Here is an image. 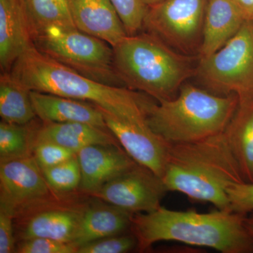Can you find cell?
Wrapping results in <instances>:
<instances>
[{
    "instance_id": "cell-1",
    "label": "cell",
    "mask_w": 253,
    "mask_h": 253,
    "mask_svg": "<svg viewBox=\"0 0 253 253\" xmlns=\"http://www.w3.org/2000/svg\"><path fill=\"white\" fill-rule=\"evenodd\" d=\"M9 73L31 91L86 101L121 121L146 120V107L151 100L149 95L93 81L42 54L35 46L18 58Z\"/></svg>"
},
{
    "instance_id": "cell-2",
    "label": "cell",
    "mask_w": 253,
    "mask_h": 253,
    "mask_svg": "<svg viewBox=\"0 0 253 253\" xmlns=\"http://www.w3.org/2000/svg\"><path fill=\"white\" fill-rule=\"evenodd\" d=\"M246 216L218 209L199 213L161 206L154 212L134 214L130 231L140 252L159 241H177L222 253H253V238L245 225Z\"/></svg>"
},
{
    "instance_id": "cell-3",
    "label": "cell",
    "mask_w": 253,
    "mask_h": 253,
    "mask_svg": "<svg viewBox=\"0 0 253 253\" xmlns=\"http://www.w3.org/2000/svg\"><path fill=\"white\" fill-rule=\"evenodd\" d=\"M162 179L168 191L221 211H229L228 189L246 181L224 131L194 142L169 144Z\"/></svg>"
},
{
    "instance_id": "cell-4",
    "label": "cell",
    "mask_w": 253,
    "mask_h": 253,
    "mask_svg": "<svg viewBox=\"0 0 253 253\" xmlns=\"http://www.w3.org/2000/svg\"><path fill=\"white\" fill-rule=\"evenodd\" d=\"M113 49L115 68L124 86L158 102L176 97L194 74L189 56L147 32L126 36Z\"/></svg>"
},
{
    "instance_id": "cell-5",
    "label": "cell",
    "mask_w": 253,
    "mask_h": 253,
    "mask_svg": "<svg viewBox=\"0 0 253 253\" xmlns=\"http://www.w3.org/2000/svg\"><path fill=\"white\" fill-rule=\"evenodd\" d=\"M237 95H218L183 84L176 97L151 100L146 108L150 127L168 144L194 142L224 132L239 106Z\"/></svg>"
},
{
    "instance_id": "cell-6",
    "label": "cell",
    "mask_w": 253,
    "mask_h": 253,
    "mask_svg": "<svg viewBox=\"0 0 253 253\" xmlns=\"http://www.w3.org/2000/svg\"><path fill=\"white\" fill-rule=\"evenodd\" d=\"M33 44L42 54L89 79L125 86L115 68L113 47L102 40L76 28L51 26Z\"/></svg>"
},
{
    "instance_id": "cell-7",
    "label": "cell",
    "mask_w": 253,
    "mask_h": 253,
    "mask_svg": "<svg viewBox=\"0 0 253 253\" xmlns=\"http://www.w3.org/2000/svg\"><path fill=\"white\" fill-rule=\"evenodd\" d=\"M91 199L80 190L56 192L21 208L14 219L16 243L42 237L73 244Z\"/></svg>"
},
{
    "instance_id": "cell-8",
    "label": "cell",
    "mask_w": 253,
    "mask_h": 253,
    "mask_svg": "<svg viewBox=\"0 0 253 253\" xmlns=\"http://www.w3.org/2000/svg\"><path fill=\"white\" fill-rule=\"evenodd\" d=\"M197 73L214 94H235L239 103L253 101V26L251 21H246L220 49L200 59Z\"/></svg>"
},
{
    "instance_id": "cell-9",
    "label": "cell",
    "mask_w": 253,
    "mask_h": 253,
    "mask_svg": "<svg viewBox=\"0 0 253 253\" xmlns=\"http://www.w3.org/2000/svg\"><path fill=\"white\" fill-rule=\"evenodd\" d=\"M208 0H163L148 6L143 29L181 53L200 49Z\"/></svg>"
},
{
    "instance_id": "cell-10",
    "label": "cell",
    "mask_w": 253,
    "mask_h": 253,
    "mask_svg": "<svg viewBox=\"0 0 253 253\" xmlns=\"http://www.w3.org/2000/svg\"><path fill=\"white\" fill-rule=\"evenodd\" d=\"M167 192L162 178L137 163L90 196L136 214L154 212L161 207Z\"/></svg>"
},
{
    "instance_id": "cell-11",
    "label": "cell",
    "mask_w": 253,
    "mask_h": 253,
    "mask_svg": "<svg viewBox=\"0 0 253 253\" xmlns=\"http://www.w3.org/2000/svg\"><path fill=\"white\" fill-rule=\"evenodd\" d=\"M33 155L0 162V208L15 216L27 205L55 194Z\"/></svg>"
},
{
    "instance_id": "cell-12",
    "label": "cell",
    "mask_w": 253,
    "mask_h": 253,
    "mask_svg": "<svg viewBox=\"0 0 253 253\" xmlns=\"http://www.w3.org/2000/svg\"><path fill=\"white\" fill-rule=\"evenodd\" d=\"M106 126L123 149L138 164L162 178L169 144L156 134L146 121H121L104 112Z\"/></svg>"
},
{
    "instance_id": "cell-13",
    "label": "cell",
    "mask_w": 253,
    "mask_h": 253,
    "mask_svg": "<svg viewBox=\"0 0 253 253\" xmlns=\"http://www.w3.org/2000/svg\"><path fill=\"white\" fill-rule=\"evenodd\" d=\"M76 154L81 169L79 190L89 196L137 164L121 146L115 145H91Z\"/></svg>"
},
{
    "instance_id": "cell-14",
    "label": "cell",
    "mask_w": 253,
    "mask_h": 253,
    "mask_svg": "<svg viewBox=\"0 0 253 253\" xmlns=\"http://www.w3.org/2000/svg\"><path fill=\"white\" fill-rule=\"evenodd\" d=\"M76 28L115 46L126 36V28L111 0H68Z\"/></svg>"
},
{
    "instance_id": "cell-15",
    "label": "cell",
    "mask_w": 253,
    "mask_h": 253,
    "mask_svg": "<svg viewBox=\"0 0 253 253\" xmlns=\"http://www.w3.org/2000/svg\"><path fill=\"white\" fill-rule=\"evenodd\" d=\"M249 20L244 10L232 0H208L200 59L208 57L220 49Z\"/></svg>"
},
{
    "instance_id": "cell-16",
    "label": "cell",
    "mask_w": 253,
    "mask_h": 253,
    "mask_svg": "<svg viewBox=\"0 0 253 253\" xmlns=\"http://www.w3.org/2000/svg\"><path fill=\"white\" fill-rule=\"evenodd\" d=\"M37 117L44 122L81 123L109 129L104 113L96 105L59 95L31 91Z\"/></svg>"
},
{
    "instance_id": "cell-17",
    "label": "cell",
    "mask_w": 253,
    "mask_h": 253,
    "mask_svg": "<svg viewBox=\"0 0 253 253\" xmlns=\"http://www.w3.org/2000/svg\"><path fill=\"white\" fill-rule=\"evenodd\" d=\"M33 141H51L77 154L91 145L121 146L109 129L81 123L33 122Z\"/></svg>"
},
{
    "instance_id": "cell-18",
    "label": "cell",
    "mask_w": 253,
    "mask_h": 253,
    "mask_svg": "<svg viewBox=\"0 0 253 253\" xmlns=\"http://www.w3.org/2000/svg\"><path fill=\"white\" fill-rule=\"evenodd\" d=\"M134 213L91 197L82 218L73 244L78 247L130 230Z\"/></svg>"
},
{
    "instance_id": "cell-19",
    "label": "cell",
    "mask_w": 253,
    "mask_h": 253,
    "mask_svg": "<svg viewBox=\"0 0 253 253\" xmlns=\"http://www.w3.org/2000/svg\"><path fill=\"white\" fill-rule=\"evenodd\" d=\"M33 46L20 0H0L1 73H9L18 58Z\"/></svg>"
},
{
    "instance_id": "cell-20",
    "label": "cell",
    "mask_w": 253,
    "mask_h": 253,
    "mask_svg": "<svg viewBox=\"0 0 253 253\" xmlns=\"http://www.w3.org/2000/svg\"><path fill=\"white\" fill-rule=\"evenodd\" d=\"M224 133L244 180L253 182V101L239 103Z\"/></svg>"
},
{
    "instance_id": "cell-21",
    "label": "cell",
    "mask_w": 253,
    "mask_h": 253,
    "mask_svg": "<svg viewBox=\"0 0 253 253\" xmlns=\"http://www.w3.org/2000/svg\"><path fill=\"white\" fill-rule=\"evenodd\" d=\"M32 40L51 26L76 28L68 0H20Z\"/></svg>"
},
{
    "instance_id": "cell-22",
    "label": "cell",
    "mask_w": 253,
    "mask_h": 253,
    "mask_svg": "<svg viewBox=\"0 0 253 253\" xmlns=\"http://www.w3.org/2000/svg\"><path fill=\"white\" fill-rule=\"evenodd\" d=\"M0 116L11 124H29L37 118L31 90L18 83L10 73L0 76Z\"/></svg>"
},
{
    "instance_id": "cell-23",
    "label": "cell",
    "mask_w": 253,
    "mask_h": 253,
    "mask_svg": "<svg viewBox=\"0 0 253 253\" xmlns=\"http://www.w3.org/2000/svg\"><path fill=\"white\" fill-rule=\"evenodd\" d=\"M33 122L21 126L1 121L0 162L33 155Z\"/></svg>"
},
{
    "instance_id": "cell-24",
    "label": "cell",
    "mask_w": 253,
    "mask_h": 253,
    "mask_svg": "<svg viewBox=\"0 0 253 253\" xmlns=\"http://www.w3.org/2000/svg\"><path fill=\"white\" fill-rule=\"evenodd\" d=\"M42 170L48 184L56 192H74L80 189L81 169L77 154L64 162Z\"/></svg>"
},
{
    "instance_id": "cell-25",
    "label": "cell",
    "mask_w": 253,
    "mask_h": 253,
    "mask_svg": "<svg viewBox=\"0 0 253 253\" xmlns=\"http://www.w3.org/2000/svg\"><path fill=\"white\" fill-rule=\"evenodd\" d=\"M137 239L130 231L82 245L77 253H125L137 250Z\"/></svg>"
},
{
    "instance_id": "cell-26",
    "label": "cell",
    "mask_w": 253,
    "mask_h": 253,
    "mask_svg": "<svg viewBox=\"0 0 253 253\" xmlns=\"http://www.w3.org/2000/svg\"><path fill=\"white\" fill-rule=\"evenodd\" d=\"M128 36L137 34L144 24L147 6L141 0H111Z\"/></svg>"
},
{
    "instance_id": "cell-27",
    "label": "cell",
    "mask_w": 253,
    "mask_h": 253,
    "mask_svg": "<svg viewBox=\"0 0 253 253\" xmlns=\"http://www.w3.org/2000/svg\"><path fill=\"white\" fill-rule=\"evenodd\" d=\"M78 247L73 243L48 238H33L16 243V253H77Z\"/></svg>"
},
{
    "instance_id": "cell-28",
    "label": "cell",
    "mask_w": 253,
    "mask_h": 253,
    "mask_svg": "<svg viewBox=\"0 0 253 253\" xmlns=\"http://www.w3.org/2000/svg\"><path fill=\"white\" fill-rule=\"evenodd\" d=\"M33 155L42 169L64 162L76 153L51 141H38L33 146Z\"/></svg>"
},
{
    "instance_id": "cell-29",
    "label": "cell",
    "mask_w": 253,
    "mask_h": 253,
    "mask_svg": "<svg viewBox=\"0 0 253 253\" xmlns=\"http://www.w3.org/2000/svg\"><path fill=\"white\" fill-rule=\"evenodd\" d=\"M229 211L247 215L253 212V182L236 183L227 190Z\"/></svg>"
},
{
    "instance_id": "cell-30",
    "label": "cell",
    "mask_w": 253,
    "mask_h": 253,
    "mask_svg": "<svg viewBox=\"0 0 253 253\" xmlns=\"http://www.w3.org/2000/svg\"><path fill=\"white\" fill-rule=\"evenodd\" d=\"M14 215L0 208V253H12L16 251Z\"/></svg>"
},
{
    "instance_id": "cell-31",
    "label": "cell",
    "mask_w": 253,
    "mask_h": 253,
    "mask_svg": "<svg viewBox=\"0 0 253 253\" xmlns=\"http://www.w3.org/2000/svg\"><path fill=\"white\" fill-rule=\"evenodd\" d=\"M232 1L239 4L251 19V15L253 12V0H232Z\"/></svg>"
},
{
    "instance_id": "cell-32",
    "label": "cell",
    "mask_w": 253,
    "mask_h": 253,
    "mask_svg": "<svg viewBox=\"0 0 253 253\" xmlns=\"http://www.w3.org/2000/svg\"><path fill=\"white\" fill-rule=\"evenodd\" d=\"M245 225L249 234L253 238V212L249 213L245 218Z\"/></svg>"
},
{
    "instance_id": "cell-33",
    "label": "cell",
    "mask_w": 253,
    "mask_h": 253,
    "mask_svg": "<svg viewBox=\"0 0 253 253\" xmlns=\"http://www.w3.org/2000/svg\"><path fill=\"white\" fill-rule=\"evenodd\" d=\"M143 1V3L146 6H153V5L158 4V3L161 2V1H163V0H141Z\"/></svg>"
},
{
    "instance_id": "cell-34",
    "label": "cell",
    "mask_w": 253,
    "mask_h": 253,
    "mask_svg": "<svg viewBox=\"0 0 253 253\" xmlns=\"http://www.w3.org/2000/svg\"><path fill=\"white\" fill-rule=\"evenodd\" d=\"M250 21H251V23H252L253 26V12L252 15H251V19H250Z\"/></svg>"
}]
</instances>
